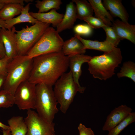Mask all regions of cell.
<instances>
[{
    "mask_svg": "<svg viewBox=\"0 0 135 135\" xmlns=\"http://www.w3.org/2000/svg\"><path fill=\"white\" fill-rule=\"evenodd\" d=\"M28 80L36 85L52 86L69 67V58L62 51L42 55L32 58Z\"/></svg>",
    "mask_w": 135,
    "mask_h": 135,
    "instance_id": "6da1fadb",
    "label": "cell"
},
{
    "mask_svg": "<svg viewBox=\"0 0 135 135\" xmlns=\"http://www.w3.org/2000/svg\"><path fill=\"white\" fill-rule=\"evenodd\" d=\"M32 58L27 55H18L8 62L7 73L2 89L14 94L22 82L28 80L32 70Z\"/></svg>",
    "mask_w": 135,
    "mask_h": 135,
    "instance_id": "7a4b0ae2",
    "label": "cell"
},
{
    "mask_svg": "<svg viewBox=\"0 0 135 135\" xmlns=\"http://www.w3.org/2000/svg\"><path fill=\"white\" fill-rule=\"evenodd\" d=\"M122 59L120 49L115 47L103 54L92 57L88 62V70L94 78L106 80L115 74V69Z\"/></svg>",
    "mask_w": 135,
    "mask_h": 135,
    "instance_id": "3957f363",
    "label": "cell"
},
{
    "mask_svg": "<svg viewBox=\"0 0 135 135\" xmlns=\"http://www.w3.org/2000/svg\"><path fill=\"white\" fill-rule=\"evenodd\" d=\"M54 85L55 96L58 104H60V110L64 114L73 102L77 92L83 93L86 89L75 82L70 71L63 74Z\"/></svg>",
    "mask_w": 135,
    "mask_h": 135,
    "instance_id": "277c9868",
    "label": "cell"
},
{
    "mask_svg": "<svg viewBox=\"0 0 135 135\" xmlns=\"http://www.w3.org/2000/svg\"><path fill=\"white\" fill-rule=\"evenodd\" d=\"M36 94L35 109L37 112L46 122H53L58 110L52 86L43 84H37Z\"/></svg>",
    "mask_w": 135,
    "mask_h": 135,
    "instance_id": "5b68a950",
    "label": "cell"
},
{
    "mask_svg": "<svg viewBox=\"0 0 135 135\" xmlns=\"http://www.w3.org/2000/svg\"><path fill=\"white\" fill-rule=\"evenodd\" d=\"M59 33L49 27L26 54L31 58L48 54L62 51L64 41Z\"/></svg>",
    "mask_w": 135,
    "mask_h": 135,
    "instance_id": "8992f818",
    "label": "cell"
},
{
    "mask_svg": "<svg viewBox=\"0 0 135 135\" xmlns=\"http://www.w3.org/2000/svg\"><path fill=\"white\" fill-rule=\"evenodd\" d=\"M50 24L39 21L30 26H26L16 31L18 40V55H26L42 36Z\"/></svg>",
    "mask_w": 135,
    "mask_h": 135,
    "instance_id": "52a82bcc",
    "label": "cell"
},
{
    "mask_svg": "<svg viewBox=\"0 0 135 135\" xmlns=\"http://www.w3.org/2000/svg\"><path fill=\"white\" fill-rule=\"evenodd\" d=\"M36 85L27 80L18 87L14 95V104L20 110L35 109Z\"/></svg>",
    "mask_w": 135,
    "mask_h": 135,
    "instance_id": "ba28073f",
    "label": "cell"
},
{
    "mask_svg": "<svg viewBox=\"0 0 135 135\" xmlns=\"http://www.w3.org/2000/svg\"><path fill=\"white\" fill-rule=\"evenodd\" d=\"M24 118L28 128L26 135H56L55 124L47 122L32 109L27 110Z\"/></svg>",
    "mask_w": 135,
    "mask_h": 135,
    "instance_id": "9c48e42d",
    "label": "cell"
},
{
    "mask_svg": "<svg viewBox=\"0 0 135 135\" xmlns=\"http://www.w3.org/2000/svg\"><path fill=\"white\" fill-rule=\"evenodd\" d=\"M16 30L14 26L9 30L0 28V35L5 50L6 56L10 60L18 55Z\"/></svg>",
    "mask_w": 135,
    "mask_h": 135,
    "instance_id": "30bf717a",
    "label": "cell"
},
{
    "mask_svg": "<svg viewBox=\"0 0 135 135\" xmlns=\"http://www.w3.org/2000/svg\"><path fill=\"white\" fill-rule=\"evenodd\" d=\"M132 110L131 108L125 104L115 108L107 116L102 130L108 131L112 129L125 118Z\"/></svg>",
    "mask_w": 135,
    "mask_h": 135,
    "instance_id": "8fae6325",
    "label": "cell"
},
{
    "mask_svg": "<svg viewBox=\"0 0 135 135\" xmlns=\"http://www.w3.org/2000/svg\"><path fill=\"white\" fill-rule=\"evenodd\" d=\"M69 58V67L75 82L81 86L79 80L82 74L81 67L85 62H88L92 56L84 54H72L68 56Z\"/></svg>",
    "mask_w": 135,
    "mask_h": 135,
    "instance_id": "7c38bea8",
    "label": "cell"
},
{
    "mask_svg": "<svg viewBox=\"0 0 135 135\" xmlns=\"http://www.w3.org/2000/svg\"><path fill=\"white\" fill-rule=\"evenodd\" d=\"M111 26L121 40L126 39L135 44V25L116 20L112 22Z\"/></svg>",
    "mask_w": 135,
    "mask_h": 135,
    "instance_id": "4fadbf2b",
    "label": "cell"
},
{
    "mask_svg": "<svg viewBox=\"0 0 135 135\" xmlns=\"http://www.w3.org/2000/svg\"><path fill=\"white\" fill-rule=\"evenodd\" d=\"M76 19V6L72 1L66 5L65 13L61 22L56 27V30L59 33L72 28Z\"/></svg>",
    "mask_w": 135,
    "mask_h": 135,
    "instance_id": "5bb4252c",
    "label": "cell"
},
{
    "mask_svg": "<svg viewBox=\"0 0 135 135\" xmlns=\"http://www.w3.org/2000/svg\"><path fill=\"white\" fill-rule=\"evenodd\" d=\"M102 4L112 16L118 17L122 21L128 22L129 15L120 0H104Z\"/></svg>",
    "mask_w": 135,
    "mask_h": 135,
    "instance_id": "9a60e30c",
    "label": "cell"
},
{
    "mask_svg": "<svg viewBox=\"0 0 135 135\" xmlns=\"http://www.w3.org/2000/svg\"><path fill=\"white\" fill-rule=\"evenodd\" d=\"M30 15L38 20L47 24H52L54 27H56L61 22L64 16L58 12L56 10L52 9L48 12L40 13L29 12Z\"/></svg>",
    "mask_w": 135,
    "mask_h": 135,
    "instance_id": "2e32d148",
    "label": "cell"
},
{
    "mask_svg": "<svg viewBox=\"0 0 135 135\" xmlns=\"http://www.w3.org/2000/svg\"><path fill=\"white\" fill-rule=\"evenodd\" d=\"M86 50L79 40L74 36L64 42L62 51L66 56L72 54H84Z\"/></svg>",
    "mask_w": 135,
    "mask_h": 135,
    "instance_id": "e0dca14e",
    "label": "cell"
},
{
    "mask_svg": "<svg viewBox=\"0 0 135 135\" xmlns=\"http://www.w3.org/2000/svg\"><path fill=\"white\" fill-rule=\"evenodd\" d=\"M96 17L100 20L106 25L111 26L114 21L112 16L104 6L101 0H88Z\"/></svg>",
    "mask_w": 135,
    "mask_h": 135,
    "instance_id": "ac0fdd59",
    "label": "cell"
},
{
    "mask_svg": "<svg viewBox=\"0 0 135 135\" xmlns=\"http://www.w3.org/2000/svg\"><path fill=\"white\" fill-rule=\"evenodd\" d=\"M30 4V3H29L24 7L21 13L17 17L5 21L6 28L10 29L14 25L20 23L28 22L33 25L38 22L39 21L33 17L29 13Z\"/></svg>",
    "mask_w": 135,
    "mask_h": 135,
    "instance_id": "d6986e66",
    "label": "cell"
},
{
    "mask_svg": "<svg viewBox=\"0 0 135 135\" xmlns=\"http://www.w3.org/2000/svg\"><path fill=\"white\" fill-rule=\"evenodd\" d=\"M74 36L78 38L82 43L86 50H94L105 52L111 51L115 47L112 44L106 40L103 42H99L85 39L80 36L76 34Z\"/></svg>",
    "mask_w": 135,
    "mask_h": 135,
    "instance_id": "ffe728a7",
    "label": "cell"
},
{
    "mask_svg": "<svg viewBox=\"0 0 135 135\" xmlns=\"http://www.w3.org/2000/svg\"><path fill=\"white\" fill-rule=\"evenodd\" d=\"M8 123L12 135H26L28 128L23 117L13 116L8 120Z\"/></svg>",
    "mask_w": 135,
    "mask_h": 135,
    "instance_id": "44dd1931",
    "label": "cell"
},
{
    "mask_svg": "<svg viewBox=\"0 0 135 135\" xmlns=\"http://www.w3.org/2000/svg\"><path fill=\"white\" fill-rule=\"evenodd\" d=\"M24 7L19 4H5L0 10V18L4 21L11 19L20 14Z\"/></svg>",
    "mask_w": 135,
    "mask_h": 135,
    "instance_id": "7402d4cb",
    "label": "cell"
},
{
    "mask_svg": "<svg viewBox=\"0 0 135 135\" xmlns=\"http://www.w3.org/2000/svg\"><path fill=\"white\" fill-rule=\"evenodd\" d=\"M76 4L77 19L83 20L86 17L92 16L93 10L90 4L85 0H72Z\"/></svg>",
    "mask_w": 135,
    "mask_h": 135,
    "instance_id": "603a6c76",
    "label": "cell"
},
{
    "mask_svg": "<svg viewBox=\"0 0 135 135\" xmlns=\"http://www.w3.org/2000/svg\"><path fill=\"white\" fill-rule=\"evenodd\" d=\"M35 2L36 7L38 10V12L40 13H44L52 9L59 10L62 3L60 0H37Z\"/></svg>",
    "mask_w": 135,
    "mask_h": 135,
    "instance_id": "cb8c5ba5",
    "label": "cell"
},
{
    "mask_svg": "<svg viewBox=\"0 0 135 135\" xmlns=\"http://www.w3.org/2000/svg\"><path fill=\"white\" fill-rule=\"evenodd\" d=\"M118 77L128 78L135 82V64L131 61L124 62L120 72L117 74Z\"/></svg>",
    "mask_w": 135,
    "mask_h": 135,
    "instance_id": "d4e9b609",
    "label": "cell"
},
{
    "mask_svg": "<svg viewBox=\"0 0 135 135\" xmlns=\"http://www.w3.org/2000/svg\"><path fill=\"white\" fill-rule=\"evenodd\" d=\"M135 122V112H131L125 118L109 131L108 135H118L126 128Z\"/></svg>",
    "mask_w": 135,
    "mask_h": 135,
    "instance_id": "484cf974",
    "label": "cell"
},
{
    "mask_svg": "<svg viewBox=\"0 0 135 135\" xmlns=\"http://www.w3.org/2000/svg\"><path fill=\"white\" fill-rule=\"evenodd\" d=\"M14 104V94L3 89L0 91V108H8Z\"/></svg>",
    "mask_w": 135,
    "mask_h": 135,
    "instance_id": "4316f807",
    "label": "cell"
},
{
    "mask_svg": "<svg viewBox=\"0 0 135 135\" xmlns=\"http://www.w3.org/2000/svg\"><path fill=\"white\" fill-rule=\"evenodd\" d=\"M106 36V40L116 47L121 40L112 26L105 25L102 28Z\"/></svg>",
    "mask_w": 135,
    "mask_h": 135,
    "instance_id": "83f0119b",
    "label": "cell"
},
{
    "mask_svg": "<svg viewBox=\"0 0 135 135\" xmlns=\"http://www.w3.org/2000/svg\"><path fill=\"white\" fill-rule=\"evenodd\" d=\"M74 30L75 34L84 36H88L92 33V28L88 24H78L74 28Z\"/></svg>",
    "mask_w": 135,
    "mask_h": 135,
    "instance_id": "f1b7e54d",
    "label": "cell"
},
{
    "mask_svg": "<svg viewBox=\"0 0 135 135\" xmlns=\"http://www.w3.org/2000/svg\"><path fill=\"white\" fill-rule=\"evenodd\" d=\"M83 20L86 22L92 28H102L106 25L100 19L92 16L85 18Z\"/></svg>",
    "mask_w": 135,
    "mask_h": 135,
    "instance_id": "f546056e",
    "label": "cell"
},
{
    "mask_svg": "<svg viewBox=\"0 0 135 135\" xmlns=\"http://www.w3.org/2000/svg\"><path fill=\"white\" fill-rule=\"evenodd\" d=\"M79 135H95L90 128H87L82 123H80L78 127Z\"/></svg>",
    "mask_w": 135,
    "mask_h": 135,
    "instance_id": "4dcf8cb0",
    "label": "cell"
},
{
    "mask_svg": "<svg viewBox=\"0 0 135 135\" xmlns=\"http://www.w3.org/2000/svg\"><path fill=\"white\" fill-rule=\"evenodd\" d=\"M10 60L6 56L2 59H0V74L6 76L7 67Z\"/></svg>",
    "mask_w": 135,
    "mask_h": 135,
    "instance_id": "1f68e13d",
    "label": "cell"
},
{
    "mask_svg": "<svg viewBox=\"0 0 135 135\" xmlns=\"http://www.w3.org/2000/svg\"><path fill=\"white\" fill-rule=\"evenodd\" d=\"M24 0H0V3L4 4H19L24 6Z\"/></svg>",
    "mask_w": 135,
    "mask_h": 135,
    "instance_id": "d6a6232c",
    "label": "cell"
},
{
    "mask_svg": "<svg viewBox=\"0 0 135 135\" xmlns=\"http://www.w3.org/2000/svg\"><path fill=\"white\" fill-rule=\"evenodd\" d=\"M6 56L5 50L0 35V59L3 58Z\"/></svg>",
    "mask_w": 135,
    "mask_h": 135,
    "instance_id": "836d02e7",
    "label": "cell"
},
{
    "mask_svg": "<svg viewBox=\"0 0 135 135\" xmlns=\"http://www.w3.org/2000/svg\"><path fill=\"white\" fill-rule=\"evenodd\" d=\"M6 76L0 74V91L1 90L5 82Z\"/></svg>",
    "mask_w": 135,
    "mask_h": 135,
    "instance_id": "e575fe53",
    "label": "cell"
},
{
    "mask_svg": "<svg viewBox=\"0 0 135 135\" xmlns=\"http://www.w3.org/2000/svg\"><path fill=\"white\" fill-rule=\"evenodd\" d=\"M0 128H1L2 130H6L10 129V127L0 122Z\"/></svg>",
    "mask_w": 135,
    "mask_h": 135,
    "instance_id": "d590c367",
    "label": "cell"
},
{
    "mask_svg": "<svg viewBox=\"0 0 135 135\" xmlns=\"http://www.w3.org/2000/svg\"><path fill=\"white\" fill-rule=\"evenodd\" d=\"M2 130V135H12L10 129Z\"/></svg>",
    "mask_w": 135,
    "mask_h": 135,
    "instance_id": "8d00e7d4",
    "label": "cell"
},
{
    "mask_svg": "<svg viewBox=\"0 0 135 135\" xmlns=\"http://www.w3.org/2000/svg\"><path fill=\"white\" fill-rule=\"evenodd\" d=\"M6 24L5 21L0 18V28H5Z\"/></svg>",
    "mask_w": 135,
    "mask_h": 135,
    "instance_id": "74e56055",
    "label": "cell"
},
{
    "mask_svg": "<svg viewBox=\"0 0 135 135\" xmlns=\"http://www.w3.org/2000/svg\"><path fill=\"white\" fill-rule=\"evenodd\" d=\"M4 4H3L0 3V10L3 7Z\"/></svg>",
    "mask_w": 135,
    "mask_h": 135,
    "instance_id": "f35d334b",
    "label": "cell"
}]
</instances>
